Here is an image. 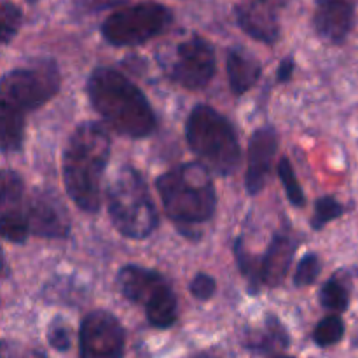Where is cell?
Instances as JSON below:
<instances>
[{"instance_id":"cell-19","label":"cell","mask_w":358,"mask_h":358,"mask_svg":"<svg viewBox=\"0 0 358 358\" xmlns=\"http://www.w3.org/2000/svg\"><path fill=\"white\" fill-rule=\"evenodd\" d=\"M0 138L2 152H20L24 142V112L2 103L0 112Z\"/></svg>"},{"instance_id":"cell-7","label":"cell","mask_w":358,"mask_h":358,"mask_svg":"<svg viewBox=\"0 0 358 358\" xmlns=\"http://www.w3.org/2000/svg\"><path fill=\"white\" fill-rule=\"evenodd\" d=\"M173 21L170 7L159 2L135 3L112 13L101 23V37L115 48H135L163 34Z\"/></svg>"},{"instance_id":"cell-14","label":"cell","mask_w":358,"mask_h":358,"mask_svg":"<svg viewBox=\"0 0 358 358\" xmlns=\"http://www.w3.org/2000/svg\"><path fill=\"white\" fill-rule=\"evenodd\" d=\"M355 23V0H317L313 14L315 31L334 45L345 44Z\"/></svg>"},{"instance_id":"cell-15","label":"cell","mask_w":358,"mask_h":358,"mask_svg":"<svg viewBox=\"0 0 358 358\" xmlns=\"http://www.w3.org/2000/svg\"><path fill=\"white\" fill-rule=\"evenodd\" d=\"M276 6L264 0H248L234 7L236 23L248 37L262 42L275 44L280 38V23L276 17Z\"/></svg>"},{"instance_id":"cell-24","label":"cell","mask_w":358,"mask_h":358,"mask_svg":"<svg viewBox=\"0 0 358 358\" xmlns=\"http://www.w3.org/2000/svg\"><path fill=\"white\" fill-rule=\"evenodd\" d=\"M345 213V206L334 198V196H322L315 203V212L311 217V229L322 231L329 226L331 222H334L336 219Z\"/></svg>"},{"instance_id":"cell-18","label":"cell","mask_w":358,"mask_h":358,"mask_svg":"<svg viewBox=\"0 0 358 358\" xmlns=\"http://www.w3.org/2000/svg\"><path fill=\"white\" fill-rule=\"evenodd\" d=\"M243 346L257 355H275L285 352L290 346V336L285 325L278 317L268 315L264 320V329L261 332H248L243 339Z\"/></svg>"},{"instance_id":"cell-20","label":"cell","mask_w":358,"mask_h":358,"mask_svg":"<svg viewBox=\"0 0 358 358\" xmlns=\"http://www.w3.org/2000/svg\"><path fill=\"white\" fill-rule=\"evenodd\" d=\"M320 304L329 311L343 313L350 306V289L339 276H332L322 285L320 289Z\"/></svg>"},{"instance_id":"cell-1","label":"cell","mask_w":358,"mask_h":358,"mask_svg":"<svg viewBox=\"0 0 358 358\" xmlns=\"http://www.w3.org/2000/svg\"><path fill=\"white\" fill-rule=\"evenodd\" d=\"M110 159V136L94 121L80 122L66 140L62 157L63 185L79 210L96 213L101 206V177Z\"/></svg>"},{"instance_id":"cell-21","label":"cell","mask_w":358,"mask_h":358,"mask_svg":"<svg viewBox=\"0 0 358 358\" xmlns=\"http://www.w3.org/2000/svg\"><path fill=\"white\" fill-rule=\"evenodd\" d=\"M345 332L346 325L343 322V318L338 313H332L329 317L322 318L315 325L311 339H313V343L318 348H329V346H334L338 343H341V339L345 338Z\"/></svg>"},{"instance_id":"cell-17","label":"cell","mask_w":358,"mask_h":358,"mask_svg":"<svg viewBox=\"0 0 358 358\" xmlns=\"http://www.w3.org/2000/svg\"><path fill=\"white\" fill-rule=\"evenodd\" d=\"M226 70L233 94L243 96L259 80L262 73V65L250 51H247L241 45H236V48H231L227 51Z\"/></svg>"},{"instance_id":"cell-25","label":"cell","mask_w":358,"mask_h":358,"mask_svg":"<svg viewBox=\"0 0 358 358\" xmlns=\"http://www.w3.org/2000/svg\"><path fill=\"white\" fill-rule=\"evenodd\" d=\"M320 257H318V254H315V252H308V254L303 255V259L297 262L296 273H294V287L303 289V287L313 285L318 280V276H320Z\"/></svg>"},{"instance_id":"cell-29","label":"cell","mask_w":358,"mask_h":358,"mask_svg":"<svg viewBox=\"0 0 358 358\" xmlns=\"http://www.w3.org/2000/svg\"><path fill=\"white\" fill-rule=\"evenodd\" d=\"M124 3H128V0H79L77 6L84 13H96V10L114 9V7L124 6Z\"/></svg>"},{"instance_id":"cell-11","label":"cell","mask_w":358,"mask_h":358,"mask_svg":"<svg viewBox=\"0 0 358 358\" xmlns=\"http://www.w3.org/2000/svg\"><path fill=\"white\" fill-rule=\"evenodd\" d=\"M30 233L44 240H66L72 220L62 199L48 189H35L27 201Z\"/></svg>"},{"instance_id":"cell-27","label":"cell","mask_w":358,"mask_h":358,"mask_svg":"<svg viewBox=\"0 0 358 358\" xmlns=\"http://www.w3.org/2000/svg\"><path fill=\"white\" fill-rule=\"evenodd\" d=\"M45 338H48L49 346H51L52 350H56V352L59 353H65L69 352L70 346H72V329H70L69 325L63 324L59 318H56V320H52L51 324H49Z\"/></svg>"},{"instance_id":"cell-3","label":"cell","mask_w":358,"mask_h":358,"mask_svg":"<svg viewBox=\"0 0 358 358\" xmlns=\"http://www.w3.org/2000/svg\"><path fill=\"white\" fill-rule=\"evenodd\" d=\"M166 215L180 229L189 234L198 224L213 219L217 208L215 184L212 171L203 163H185L159 175L156 180Z\"/></svg>"},{"instance_id":"cell-32","label":"cell","mask_w":358,"mask_h":358,"mask_svg":"<svg viewBox=\"0 0 358 358\" xmlns=\"http://www.w3.org/2000/svg\"><path fill=\"white\" fill-rule=\"evenodd\" d=\"M27 2L28 3H35V2H37V0H27Z\"/></svg>"},{"instance_id":"cell-10","label":"cell","mask_w":358,"mask_h":358,"mask_svg":"<svg viewBox=\"0 0 358 358\" xmlns=\"http://www.w3.org/2000/svg\"><path fill=\"white\" fill-rule=\"evenodd\" d=\"M126 332L121 322L105 310L90 311L80 320L79 355L84 358H115L124 353Z\"/></svg>"},{"instance_id":"cell-5","label":"cell","mask_w":358,"mask_h":358,"mask_svg":"<svg viewBox=\"0 0 358 358\" xmlns=\"http://www.w3.org/2000/svg\"><path fill=\"white\" fill-rule=\"evenodd\" d=\"M107 206L114 227L128 240H145L159 224L145 178L129 164L119 168L108 184Z\"/></svg>"},{"instance_id":"cell-30","label":"cell","mask_w":358,"mask_h":358,"mask_svg":"<svg viewBox=\"0 0 358 358\" xmlns=\"http://www.w3.org/2000/svg\"><path fill=\"white\" fill-rule=\"evenodd\" d=\"M294 70H296V62H294V56H287L280 62L278 70H276V80L280 84L289 83L294 76Z\"/></svg>"},{"instance_id":"cell-28","label":"cell","mask_w":358,"mask_h":358,"mask_svg":"<svg viewBox=\"0 0 358 358\" xmlns=\"http://www.w3.org/2000/svg\"><path fill=\"white\" fill-rule=\"evenodd\" d=\"M215 278L206 275V273H198V275L191 280V283H189V292H191V296L198 301L212 299V297L215 296Z\"/></svg>"},{"instance_id":"cell-13","label":"cell","mask_w":358,"mask_h":358,"mask_svg":"<svg viewBox=\"0 0 358 358\" xmlns=\"http://www.w3.org/2000/svg\"><path fill=\"white\" fill-rule=\"evenodd\" d=\"M278 150V133L273 126L255 129L248 142V166L245 173V189L248 196L261 194L268 184L273 161Z\"/></svg>"},{"instance_id":"cell-8","label":"cell","mask_w":358,"mask_h":358,"mask_svg":"<svg viewBox=\"0 0 358 358\" xmlns=\"http://www.w3.org/2000/svg\"><path fill=\"white\" fill-rule=\"evenodd\" d=\"M62 77L56 62L38 59L30 66L13 69L2 77V103L21 112H34L59 93Z\"/></svg>"},{"instance_id":"cell-22","label":"cell","mask_w":358,"mask_h":358,"mask_svg":"<svg viewBox=\"0 0 358 358\" xmlns=\"http://www.w3.org/2000/svg\"><path fill=\"white\" fill-rule=\"evenodd\" d=\"M234 257H236V266L241 271V275L248 280V285H250V292L257 294L261 283V259H257L255 255H252L250 252H247L243 243V238H236L234 240Z\"/></svg>"},{"instance_id":"cell-9","label":"cell","mask_w":358,"mask_h":358,"mask_svg":"<svg viewBox=\"0 0 358 358\" xmlns=\"http://www.w3.org/2000/svg\"><path fill=\"white\" fill-rule=\"evenodd\" d=\"M215 70L217 58L213 45L206 38L192 35L177 45L168 76L185 90L198 91L208 86L215 76Z\"/></svg>"},{"instance_id":"cell-16","label":"cell","mask_w":358,"mask_h":358,"mask_svg":"<svg viewBox=\"0 0 358 358\" xmlns=\"http://www.w3.org/2000/svg\"><path fill=\"white\" fill-rule=\"evenodd\" d=\"M296 254V241L285 233H276L261 257V283L268 289L282 285Z\"/></svg>"},{"instance_id":"cell-6","label":"cell","mask_w":358,"mask_h":358,"mask_svg":"<svg viewBox=\"0 0 358 358\" xmlns=\"http://www.w3.org/2000/svg\"><path fill=\"white\" fill-rule=\"evenodd\" d=\"M117 289L129 303L140 304L152 327L170 329L178 320V303L168 280L154 269L126 264L119 269Z\"/></svg>"},{"instance_id":"cell-12","label":"cell","mask_w":358,"mask_h":358,"mask_svg":"<svg viewBox=\"0 0 358 358\" xmlns=\"http://www.w3.org/2000/svg\"><path fill=\"white\" fill-rule=\"evenodd\" d=\"M0 222L2 238L9 243L24 245L30 234L24 203V184L20 173L14 170L2 171V191H0Z\"/></svg>"},{"instance_id":"cell-31","label":"cell","mask_w":358,"mask_h":358,"mask_svg":"<svg viewBox=\"0 0 358 358\" xmlns=\"http://www.w3.org/2000/svg\"><path fill=\"white\" fill-rule=\"evenodd\" d=\"M353 346H355V348H358V336L355 338V341H353Z\"/></svg>"},{"instance_id":"cell-4","label":"cell","mask_w":358,"mask_h":358,"mask_svg":"<svg viewBox=\"0 0 358 358\" xmlns=\"http://www.w3.org/2000/svg\"><path fill=\"white\" fill-rule=\"evenodd\" d=\"M185 140L191 152L212 173L229 177L241 161L238 133L226 115L206 103H198L185 121Z\"/></svg>"},{"instance_id":"cell-2","label":"cell","mask_w":358,"mask_h":358,"mask_svg":"<svg viewBox=\"0 0 358 358\" xmlns=\"http://www.w3.org/2000/svg\"><path fill=\"white\" fill-rule=\"evenodd\" d=\"M86 93L91 105L115 133L128 138H147L156 129V114L143 91L110 66L90 73Z\"/></svg>"},{"instance_id":"cell-26","label":"cell","mask_w":358,"mask_h":358,"mask_svg":"<svg viewBox=\"0 0 358 358\" xmlns=\"http://www.w3.org/2000/svg\"><path fill=\"white\" fill-rule=\"evenodd\" d=\"M0 13H2V30H0L2 45H9L23 24V13L16 3L9 2V0H2Z\"/></svg>"},{"instance_id":"cell-23","label":"cell","mask_w":358,"mask_h":358,"mask_svg":"<svg viewBox=\"0 0 358 358\" xmlns=\"http://www.w3.org/2000/svg\"><path fill=\"white\" fill-rule=\"evenodd\" d=\"M278 177L283 189H285L287 199L290 201V205H294L296 208H303V206L306 205V196H304V191L303 187H301L299 180H297L296 171H294L289 157L283 156L282 159L278 161Z\"/></svg>"}]
</instances>
